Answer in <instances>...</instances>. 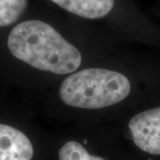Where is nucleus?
I'll return each mask as SVG.
<instances>
[{
	"mask_svg": "<svg viewBox=\"0 0 160 160\" xmlns=\"http://www.w3.org/2000/svg\"><path fill=\"white\" fill-rule=\"evenodd\" d=\"M138 63L118 47L46 91L47 115L77 125L106 123L142 101Z\"/></svg>",
	"mask_w": 160,
	"mask_h": 160,
	"instance_id": "1",
	"label": "nucleus"
},
{
	"mask_svg": "<svg viewBox=\"0 0 160 160\" xmlns=\"http://www.w3.org/2000/svg\"><path fill=\"white\" fill-rule=\"evenodd\" d=\"M120 46L116 39L74 35L42 19L17 23L6 38V50L46 92L58 82L106 57Z\"/></svg>",
	"mask_w": 160,
	"mask_h": 160,
	"instance_id": "2",
	"label": "nucleus"
},
{
	"mask_svg": "<svg viewBox=\"0 0 160 160\" xmlns=\"http://www.w3.org/2000/svg\"><path fill=\"white\" fill-rule=\"evenodd\" d=\"M125 133L132 145L145 154L160 156V103L142 102L108 122Z\"/></svg>",
	"mask_w": 160,
	"mask_h": 160,
	"instance_id": "3",
	"label": "nucleus"
},
{
	"mask_svg": "<svg viewBox=\"0 0 160 160\" xmlns=\"http://www.w3.org/2000/svg\"><path fill=\"white\" fill-rule=\"evenodd\" d=\"M34 144L22 129L0 122V160H33Z\"/></svg>",
	"mask_w": 160,
	"mask_h": 160,
	"instance_id": "4",
	"label": "nucleus"
},
{
	"mask_svg": "<svg viewBox=\"0 0 160 160\" xmlns=\"http://www.w3.org/2000/svg\"><path fill=\"white\" fill-rule=\"evenodd\" d=\"M63 11L87 21H103L114 14L117 0H49Z\"/></svg>",
	"mask_w": 160,
	"mask_h": 160,
	"instance_id": "5",
	"label": "nucleus"
},
{
	"mask_svg": "<svg viewBox=\"0 0 160 160\" xmlns=\"http://www.w3.org/2000/svg\"><path fill=\"white\" fill-rule=\"evenodd\" d=\"M57 160H108L105 157L92 153L85 141L70 138L63 142L57 151Z\"/></svg>",
	"mask_w": 160,
	"mask_h": 160,
	"instance_id": "6",
	"label": "nucleus"
},
{
	"mask_svg": "<svg viewBox=\"0 0 160 160\" xmlns=\"http://www.w3.org/2000/svg\"><path fill=\"white\" fill-rule=\"evenodd\" d=\"M28 8V0H0V28L17 22Z\"/></svg>",
	"mask_w": 160,
	"mask_h": 160,
	"instance_id": "7",
	"label": "nucleus"
}]
</instances>
